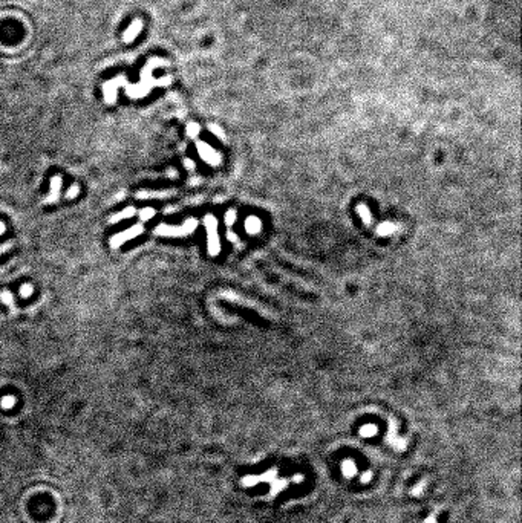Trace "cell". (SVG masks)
<instances>
[{"instance_id": "6da1fadb", "label": "cell", "mask_w": 522, "mask_h": 523, "mask_svg": "<svg viewBox=\"0 0 522 523\" xmlns=\"http://www.w3.org/2000/svg\"><path fill=\"white\" fill-rule=\"evenodd\" d=\"M164 61L160 60V58H150L147 61V64L144 66V69L141 70V80L138 84H130L128 83L126 80H124V75H120V77H115L112 80H109L108 83L103 84V95L106 98V101L109 104H112L115 101L116 98V89L120 86H124L126 87V93L130 96V98H142L148 93V90H150L154 86H162V84H168V78L167 80H155L152 72L155 67H158L160 64H162Z\"/></svg>"}, {"instance_id": "7a4b0ae2", "label": "cell", "mask_w": 522, "mask_h": 523, "mask_svg": "<svg viewBox=\"0 0 522 523\" xmlns=\"http://www.w3.org/2000/svg\"><path fill=\"white\" fill-rule=\"evenodd\" d=\"M142 26H144L142 20H141V18H135V20L132 21L130 26H129L126 31H124V34H122V41H124V43H132V41L138 37V34L141 32Z\"/></svg>"}]
</instances>
